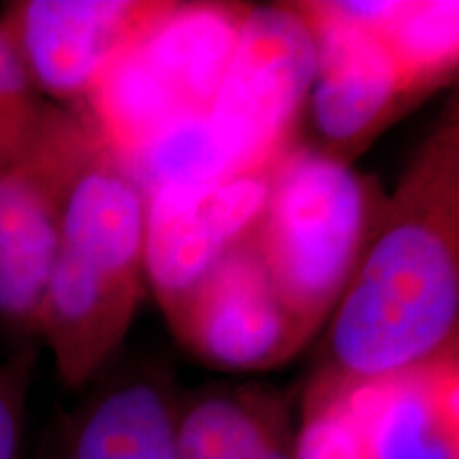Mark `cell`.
Returning a JSON list of instances; mask_svg holds the SVG:
<instances>
[{"label":"cell","instance_id":"cell-1","mask_svg":"<svg viewBox=\"0 0 459 459\" xmlns=\"http://www.w3.org/2000/svg\"><path fill=\"white\" fill-rule=\"evenodd\" d=\"M313 375L366 383L459 351L457 99L419 147L330 315Z\"/></svg>","mask_w":459,"mask_h":459},{"label":"cell","instance_id":"cell-2","mask_svg":"<svg viewBox=\"0 0 459 459\" xmlns=\"http://www.w3.org/2000/svg\"><path fill=\"white\" fill-rule=\"evenodd\" d=\"M145 196L96 141L68 194L37 338L65 389L107 370L145 296Z\"/></svg>","mask_w":459,"mask_h":459},{"label":"cell","instance_id":"cell-3","mask_svg":"<svg viewBox=\"0 0 459 459\" xmlns=\"http://www.w3.org/2000/svg\"><path fill=\"white\" fill-rule=\"evenodd\" d=\"M385 204L372 177L302 143L274 166L254 238L274 290L308 334L334 311Z\"/></svg>","mask_w":459,"mask_h":459},{"label":"cell","instance_id":"cell-4","mask_svg":"<svg viewBox=\"0 0 459 459\" xmlns=\"http://www.w3.org/2000/svg\"><path fill=\"white\" fill-rule=\"evenodd\" d=\"M96 141L77 108L48 102L28 147L0 172V325L26 344L37 338L68 194Z\"/></svg>","mask_w":459,"mask_h":459},{"label":"cell","instance_id":"cell-5","mask_svg":"<svg viewBox=\"0 0 459 459\" xmlns=\"http://www.w3.org/2000/svg\"><path fill=\"white\" fill-rule=\"evenodd\" d=\"M315 71V39L296 4H249L209 111L238 172L271 169L296 145Z\"/></svg>","mask_w":459,"mask_h":459},{"label":"cell","instance_id":"cell-6","mask_svg":"<svg viewBox=\"0 0 459 459\" xmlns=\"http://www.w3.org/2000/svg\"><path fill=\"white\" fill-rule=\"evenodd\" d=\"M294 4L317 49L298 143L351 164L419 96L381 34L344 20L332 0Z\"/></svg>","mask_w":459,"mask_h":459},{"label":"cell","instance_id":"cell-7","mask_svg":"<svg viewBox=\"0 0 459 459\" xmlns=\"http://www.w3.org/2000/svg\"><path fill=\"white\" fill-rule=\"evenodd\" d=\"M166 319L194 358L228 372L277 368L313 338L274 290L254 234L234 247Z\"/></svg>","mask_w":459,"mask_h":459},{"label":"cell","instance_id":"cell-8","mask_svg":"<svg viewBox=\"0 0 459 459\" xmlns=\"http://www.w3.org/2000/svg\"><path fill=\"white\" fill-rule=\"evenodd\" d=\"M166 0H17L0 32L39 96L79 108L105 66L147 30Z\"/></svg>","mask_w":459,"mask_h":459},{"label":"cell","instance_id":"cell-9","mask_svg":"<svg viewBox=\"0 0 459 459\" xmlns=\"http://www.w3.org/2000/svg\"><path fill=\"white\" fill-rule=\"evenodd\" d=\"M274 166L204 186H166L145 198V279L164 315L254 234Z\"/></svg>","mask_w":459,"mask_h":459},{"label":"cell","instance_id":"cell-10","mask_svg":"<svg viewBox=\"0 0 459 459\" xmlns=\"http://www.w3.org/2000/svg\"><path fill=\"white\" fill-rule=\"evenodd\" d=\"M71 411H62L37 459H179V392L164 368L119 366L90 383Z\"/></svg>","mask_w":459,"mask_h":459},{"label":"cell","instance_id":"cell-11","mask_svg":"<svg viewBox=\"0 0 459 459\" xmlns=\"http://www.w3.org/2000/svg\"><path fill=\"white\" fill-rule=\"evenodd\" d=\"M336 383L355 459H459V351L377 381Z\"/></svg>","mask_w":459,"mask_h":459},{"label":"cell","instance_id":"cell-12","mask_svg":"<svg viewBox=\"0 0 459 459\" xmlns=\"http://www.w3.org/2000/svg\"><path fill=\"white\" fill-rule=\"evenodd\" d=\"M179 459H296L283 395L262 385H206L179 395Z\"/></svg>","mask_w":459,"mask_h":459},{"label":"cell","instance_id":"cell-13","mask_svg":"<svg viewBox=\"0 0 459 459\" xmlns=\"http://www.w3.org/2000/svg\"><path fill=\"white\" fill-rule=\"evenodd\" d=\"M249 4L169 3L136 39L187 113H209L223 82Z\"/></svg>","mask_w":459,"mask_h":459},{"label":"cell","instance_id":"cell-14","mask_svg":"<svg viewBox=\"0 0 459 459\" xmlns=\"http://www.w3.org/2000/svg\"><path fill=\"white\" fill-rule=\"evenodd\" d=\"M417 96L451 77L459 57V3L398 0L378 32Z\"/></svg>","mask_w":459,"mask_h":459},{"label":"cell","instance_id":"cell-15","mask_svg":"<svg viewBox=\"0 0 459 459\" xmlns=\"http://www.w3.org/2000/svg\"><path fill=\"white\" fill-rule=\"evenodd\" d=\"M124 169L145 198L166 186H204L238 175L209 113L183 115Z\"/></svg>","mask_w":459,"mask_h":459},{"label":"cell","instance_id":"cell-16","mask_svg":"<svg viewBox=\"0 0 459 459\" xmlns=\"http://www.w3.org/2000/svg\"><path fill=\"white\" fill-rule=\"evenodd\" d=\"M34 361L37 349L32 344L0 361V459L22 455Z\"/></svg>","mask_w":459,"mask_h":459},{"label":"cell","instance_id":"cell-17","mask_svg":"<svg viewBox=\"0 0 459 459\" xmlns=\"http://www.w3.org/2000/svg\"><path fill=\"white\" fill-rule=\"evenodd\" d=\"M45 105L48 100L34 90L15 49L0 32V107L20 122L32 124L41 117Z\"/></svg>","mask_w":459,"mask_h":459},{"label":"cell","instance_id":"cell-18","mask_svg":"<svg viewBox=\"0 0 459 459\" xmlns=\"http://www.w3.org/2000/svg\"><path fill=\"white\" fill-rule=\"evenodd\" d=\"M41 117H39L37 122L26 124V122H20V119H15L13 115H9L3 107H0V172L9 169V166L22 156V152L28 147L32 134L37 132V126L41 122Z\"/></svg>","mask_w":459,"mask_h":459}]
</instances>
